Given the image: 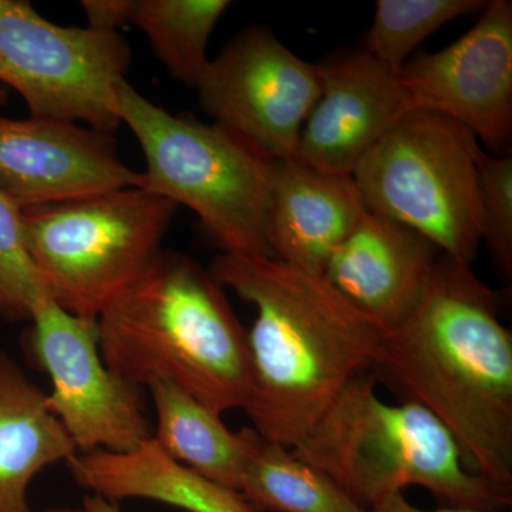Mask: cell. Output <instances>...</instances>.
<instances>
[{
	"label": "cell",
	"instance_id": "obj_23",
	"mask_svg": "<svg viewBox=\"0 0 512 512\" xmlns=\"http://www.w3.org/2000/svg\"><path fill=\"white\" fill-rule=\"evenodd\" d=\"M478 190L483 211V241L504 282L512 279V154L494 156L481 148Z\"/></svg>",
	"mask_w": 512,
	"mask_h": 512
},
{
	"label": "cell",
	"instance_id": "obj_2",
	"mask_svg": "<svg viewBox=\"0 0 512 512\" xmlns=\"http://www.w3.org/2000/svg\"><path fill=\"white\" fill-rule=\"evenodd\" d=\"M210 271L256 309L245 412L266 440L296 447L355 377L376 369L386 333L323 276L271 256L222 254Z\"/></svg>",
	"mask_w": 512,
	"mask_h": 512
},
{
	"label": "cell",
	"instance_id": "obj_10",
	"mask_svg": "<svg viewBox=\"0 0 512 512\" xmlns=\"http://www.w3.org/2000/svg\"><path fill=\"white\" fill-rule=\"evenodd\" d=\"M28 343L52 382L46 406L77 451H128L153 437L140 387L104 363L97 319L80 318L43 296L32 313Z\"/></svg>",
	"mask_w": 512,
	"mask_h": 512
},
{
	"label": "cell",
	"instance_id": "obj_7",
	"mask_svg": "<svg viewBox=\"0 0 512 512\" xmlns=\"http://www.w3.org/2000/svg\"><path fill=\"white\" fill-rule=\"evenodd\" d=\"M480 143L454 120L404 114L352 173L367 211L419 232L441 254L473 265L483 242Z\"/></svg>",
	"mask_w": 512,
	"mask_h": 512
},
{
	"label": "cell",
	"instance_id": "obj_5",
	"mask_svg": "<svg viewBox=\"0 0 512 512\" xmlns=\"http://www.w3.org/2000/svg\"><path fill=\"white\" fill-rule=\"evenodd\" d=\"M117 111L146 157L140 188L190 208L222 254L271 256L274 160L220 124L173 116L127 80L117 86Z\"/></svg>",
	"mask_w": 512,
	"mask_h": 512
},
{
	"label": "cell",
	"instance_id": "obj_20",
	"mask_svg": "<svg viewBox=\"0 0 512 512\" xmlns=\"http://www.w3.org/2000/svg\"><path fill=\"white\" fill-rule=\"evenodd\" d=\"M229 6L228 0H131L128 23L144 33L174 79L195 89L210 62L212 32Z\"/></svg>",
	"mask_w": 512,
	"mask_h": 512
},
{
	"label": "cell",
	"instance_id": "obj_28",
	"mask_svg": "<svg viewBox=\"0 0 512 512\" xmlns=\"http://www.w3.org/2000/svg\"><path fill=\"white\" fill-rule=\"evenodd\" d=\"M45 512H84L83 510H70V508H53V510H47Z\"/></svg>",
	"mask_w": 512,
	"mask_h": 512
},
{
	"label": "cell",
	"instance_id": "obj_19",
	"mask_svg": "<svg viewBox=\"0 0 512 512\" xmlns=\"http://www.w3.org/2000/svg\"><path fill=\"white\" fill-rule=\"evenodd\" d=\"M238 493L258 512H369L292 448L256 430Z\"/></svg>",
	"mask_w": 512,
	"mask_h": 512
},
{
	"label": "cell",
	"instance_id": "obj_24",
	"mask_svg": "<svg viewBox=\"0 0 512 512\" xmlns=\"http://www.w3.org/2000/svg\"><path fill=\"white\" fill-rule=\"evenodd\" d=\"M82 8L89 20V28L119 32L128 25L131 0H84Z\"/></svg>",
	"mask_w": 512,
	"mask_h": 512
},
{
	"label": "cell",
	"instance_id": "obj_4",
	"mask_svg": "<svg viewBox=\"0 0 512 512\" xmlns=\"http://www.w3.org/2000/svg\"><path fill=\"white\" fill-rule=\"evenodd\" d=\"M376 369L355 377L292 451L369 510L409 487L444 508L505 512L512 497L466 466L453 434L414 402H383Z\"/></svg>",
	"mask_w": 512,
	"mask_h": 512
},
{
	"label": "cell",
	"instance_id": "obj_25",
	"mask_svg": "<svg viewBox=\"0 0 512 512\" xmlns=\"http://www.w3.org/2000/svg\"><path fill=\"white\" fill-rule=\"evenodd\" d=\"M369 512H488L480 510H468V508H439V510L427 511L421 510L407 501L403 493H394L387 495L382 500L377 501L369 508Z\"/></svg>",
	"mask_w": 512,
	"mask_h": 512
},
{
	"label": "cell",
	"instance_id": "obj_17",
	"mask_svg": "<svg viewBox=\"0 0 512 512\" xmlns=\"http://www.w3.org/2000/svg\"><path fill=\"white\" fill-rule=\"evenodd\" d=\"M77 453L46 406V393L0 352V512H33L29 485L46 467Z\"/></svg>",
	"mask_w": 512,
	"mask_h": 512
},
{
	"label": "cell",
	"instance_id": "obj_12",
	"mask_svg": "<svg viewBox=\"0 0 512 512\" xmlns=\"http://www.w3.org/2000/svg\"><path fill=\"white\" fill-rule=\"evenodd\" d=\"M140 183L113 134L69 121L0 116V194L22 210Z\"/></svg>",
	"mask_w": 512,
	"mask_h": 512
},
{
	"label": "cell",
	"instance_id": "obj_16",
	"mask_svg": "<svg viewBox=\"0 0 512 512\" xmlns=\"http://www.w3.org/2000/svg\"><path fill=\"white\" fill-rule=\"evenodd\" d=\"M66 464L80 487L111 503L144 498L188 512H258L238 491L212 483L175 461L153 437L119 453L77 451Z\"/></svg>",
	"mask_w": 512,
	"mask_h": 512
},
{
	"label": "cell",
	"instance_id": "obj_21",
	"mask_svg": "<svg viewBox=\"0 0 512 512\" xmlns=\"http://www.w3.org/2000/svg\"><path fill=\"white\" fill-rule=\"evenodd\" d=\"M485 5L487 0H377L365 50L399 72L427 37L454 20L481 13Z\"/></svg>",
	"mask_w": 512,
	"mask_h": 512
},
{
	"label": "cell",
	"instance_id": "obj_22",
	"mask_svg": "<svg viewBox=\"0 0 512 512\" xmlns=\"http://www.w3.org/2000/svg\"><path fill=\"white\" fill-rule=\"evenodd\" d=\"M43 296L49 293L26 244L23 210L0 194V318L32 319Z\"/></svg>",
	"mask_w": 512,
	"mask_h": 512
},
{
	"label": "cell",
	"instance_id": "obj_8",
	"mask_svg": "<svg viewBox=\"0 0 512 512\" xmlns=\"http://www.w3.org/2000/svg\"><path fill=\"white\" fill-rule=\"evenodd\" d=\"M130 64L119 32L55 25L26 0H0V83L22 96L30 116L113 134Z\"/></svg>",
	"mask_w": 512,
	"mask_h": 512
},
{
	"label": "cell",
	"instance_id": "obj_1",
	"mask_svg": "<svg viewBox=\"0 0 512 512\" xmlns=\"http://www.w3.org/2000/svg\"><path fill=\"white\" fill-rule=\"evenodd\" d=\"M400 402L429 410L466 466L512 497V335L500 296L441 254L419 301L386 333L376 367Z\"/></svg>",
	"mask_w": 512,
	"mask_h": 512
},
{
	"label": "cell",
	"instance_id": "obj_26",
	"mask_svg": "<svg viewBox=\"0 0 512 512\" xmlns=\"http://www.w3.org/2000/svg\"><path fill=\"white\" fill-rule=\"evenodd\" d=\"M84 512H121L116 504L109 500L97 497V495H89L83 501Z\"/></svg>",
	"mask_w": 512,
	"mask_h": 512
},
{
	"label": "cell",
	"instance_id": "obj_13",
	"mask_svg": "<svg viewBox=\"0 0 512 512\" xmlns=\"http://www.w3.org/2000/svg\"><path fill=\"white\" fill-rule=\"evenodd\" d=\"M316 64L319 99L303 126L296 158L326 173L352 175L380 138L412 110L399 72L365 49L336 53Z\"/></svg>",
	"mask_w": 512,
	"mask_h": 512
},
{
	"label": "cell",
	"instance_id": "obj_11",
	"mask_svg": "<svg viewBox=\"0 0 512 512\" xmlns=\"http://www.w3.org/2000/svg\"><path fill=\"white\" fill-rule=\"evenodd\" d=\"M410 110L454 120L494 156L511 153L512 2L487 0L456 42L399 70Z\"/></svg>",
	"mask_w": 512,
	"mask_h": 512
},
{
	"label": "cell",
	"instance_id": "obj_15",
	"mask_svg": "<svg viewBox=\"0 0 512 512\" xmlns=\"http://www.w3.org/2000/svg\"><path fill=\"white\" fill-rule=\"evenodd\" d=\"M365 212L352 175L326 173L298 158L275 161L266 215L271 256L322 276Z\"/></svg>",
	"mask_w": 512,
	"mask_h": 512
},
{
	"label": "cell",
	"instance_id": "obj_14",
	"mask_svg": "<svg viewBox=\"0 0 512 512\" xmlns=\"http://www.w3.org/2000/svg\"><path fill=\"white\" fill-rule=\"evenodd\" d=\"M440 255L419 232L366 210L322 276L389 333L413 311Z\"/></svg>",
	"mask_w": 512,
	"mask_h": 512
},
{
	"label": "cell",
	"instance_id": "obj_3",
	"mask_svg": "<svg viewBox=\"0 0 512 512\" xmlns=\"http://www.w3.org/2000/svg\"><path fill=\"white\" fill-rule=\"evenodd\" d=\"M101 357L134 386L167 380L217 413L251 397L248 330L211 271L160 251L99 319Z\"/></svg>",
	"mask_w": 512,
	"mask_h": 512
},
{
	"label": "cell",
	"instance_id": "obj_18",
	"mask_svg": "<svg viewBox=\"0 0 512 512\" xmlns=\"http://www.w3.org/2000/svg\"><path fill=\"white\" fill-rule=\"evenodd\" d=\"M148 390L156 409L153 439L178 463L212 483L238 491L255 430L231 431L214 412L167 380H154Z\"/></svg>",
	"mask_w": 512,
	"mask_h": 512
},
{
	"label": "cell",
	"instance_id": "obj_6",
	"mask_svg": "<svg viewBox=\"0 0 512 512\" xmlns=\"http://www.w3.org/2000/svg\"><path fill=\"white\" fill-rule=\"evenodd\" d=\"M178 205L140 187L23 210L26 244L46 292L99 319L161 251Z\"/></svg>",
	"mask_w": 512,
	"mask_h": 512
},
{
	"label": "cell",
	"instance_id": "obj_27",
	"mask_svg": "<svg viewBox=\"0 0 512 512\" xmlns=\"http://www.w3.org/2000/svg\"><path fill=\"white\" fill-rule=\"evenodd\" d=\"M6 101H8V92L3 87H0V106H3Z\"/></svg>",
	"mask_w": 512,
	"mask_h": 512
},
{
	"label": "cell",
	"instance_id": "obj_9",
	"mask_svg": "<svg viewBox=\"0 0 512 512\" xmlns=\"http://www.w3.org/2000/svg\"><path fill=\"white\" fill-rule=\"evenodd\" d=\"M202 110L274 161L298 157L320 94L318 64L301 59L265 26L239 32L195 86Z\"/></svg>",
	"mask_w": 512,
	"mask_h": 512
}]
</instances>
